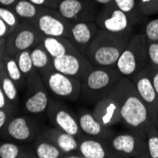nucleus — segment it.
Masks as SVG:
<instances>
[{
  "label": "nucleus",
  "instance_id": "f257e3e1",
  "mask_svg": "<svg viewBox=\"0 0 158 158\" xmlns=\"http://www.w3.org/2000/svg\"><path fill=\"white\" fill-rule=\"evenodd\" d=\"M109 95L119 104L121 123L129 131L146 137V128L152 120L131 79L122 77Z\"/></svg>",
  "mask_w": 158,
  "mask_h": 158
},
{
  "label": "nucleus",
  "instance_id": "f03ea898",
  "mask_svg": "<svg viewBox=\"0 0 158 158\" xmlns=\"http://www.w3.org/2000/svg\"><path fill=\"white\" fill-rule=\"evenodd\" d=\"M134 34H116L99 30L85 52L94 67H114Z\"/></svg>",
  "mask_w": 158,
  "mask_h": 158
},
{
  "label": "nucleus",
  "instance_id": "7ed1b4c3",
  "mask_svg": "<svg viewBox=\"0 0 158 158\" xmlns=\"http://www.w3.org/2000/svg\"><path fill=\"white\" fill-rule=\"evenodd\" d=\"M123 76L114 67H93L81 80V102L94 106L107 97Z\"/></svg>",
  "mask_w": 158,
  "mask_h": 158
},
{
  "label": "nucleus",
  "instance_id": "20e7f679",
  "mask_svg": "<svg viewBox=\"0 0 158 158\" xmlns=\"http://www.w3.org/2000/svg\"><path fill=\"white\" fill-rule=\"evenodd\" d=\"M149 65L147 41L144 31L134 34L118 58L116 68L123 77L130 78Z\"/></svg>",
  "mask_w": 158,
  "mask_h": 158
},
{
  "label": "nucleus",
  "instance_id": "39448f33",
  "mask_svg": "<svg viewBox=\"0 0 158 158\" xmlns=\"http://www.w3.org/2000/svg\"><path fill=\"white\" fill-rule=\"evenodd\" d=\"M45 36L31 22L21 21L5 40L6 53L11 56H16L21 51L31 50L41 44Z\"/></svg>",
  "mask_w": 158,
  "mask_h": 158
},
{
  "label": "nucleus",
  "instance_id": "423d86ee",
  "mask_svg": "<svg viewBox=\"0 0 158 158\" xmlns=\"http://www.w3.org/2000/svg\"><path fill=\"white\" fill-rule=\"evenodd\" d=\"M114 157L150 158L146 137L132 131L114 134L108 141Z\"/></svg>",
  "mask_w": 158,
  "mask_h": 158
},
{
  "label": "nucleus",
  "instance_id": "0eeeda50",
  "mask_svg": "<svg viewBox=\"0 0 158 158\" xmlns=\"http://www.w3.org/2000/svg\"><path fill=\"white\" fill-rule=\"evenodd\" d=\"M47 89L56 98L68 102H77L81 95V80L64 75L52 68L41 76Z\"/></svg>",
  "mask_w": 158,
  "mask_h": 158
},
{
  "label": "nucleus",
  "instance_id": "6e6552de",
  "mask_svg": "<svg viewBox=\"0 0 158 158\" xmlns=\"http://www.w3.org/2000/svg\"><path fill=\"white\" fill-rule=\"evenodd\" d=\"M40 133L39 125L34 118L14 114L0 132V136L5 140L17 143H30L33 142Z\"/></svg>",
  "mask_w": 158,
  "mask_h": 158
},
{
  "label": "nucleus",
  "instance_id": "1a4fd4ad",
  "mask_svg": "<svg viewBox=\"0 0 158 158\" xmlns=\"http://www.w3.org/2000/svg\"><path fill=\"white\" fill-rule=\"evenodd\" d=\"M99 30L116 34H134V24L114 3L105 5L95 20Z\"/></svg>",
  "mask_w": 158,
  "mask_h": 158
},
{
  "label": "nucleus",
  "instance_id": "9d476101",
  "mask_svg": "<svg viewBox=\"0 0 158 158\" xmlns=\"http://www.w3.org/2000/svg\"><path fill=\"white\" fill-rule=\"evenodd\" d=\"M46 113L53 127L72 135L77 138L84 135L79 126L77 114L65 104L56 99H50Z\"/></svg>",
  "mask_w": 158,
  "mask_h": 158
},
{
  "label": "nucleus",
  "instance_id": "9b49d317",
  "mask_svg": "<svg viewBox=\"0 0 158 158\" xmlns=\"http://www.w3.org/2000/svg\"><path fill=\"white\" fill-rule=\"evenodd\" d=\"M57 10L71 23L93 22L99 12L98 4L93 0H60Z\"/></svg>",
  "mask_w": 158,
  "mask_h": 158
},
{
  "label": "nucleus",
  "instance_id": "f8f14e48",
  "mask_svg": "<svg viewBox=\"0 0 158 158\" xmlns=\"http://www.w3.org/2000/svg\"><path fill=\"white\" fill-rule=\"evenodd\" d=\"M31 23L45 37H64L69 39L71 22L64 19L57 9L47 8Z\"/></svg>",
  "mask_w": 158,
  "mask_h": 158
},
{
  "label": "nucleus",
  "instance_id": "ddd939ff",
  "mask_svg": "<svg viewBox=\"0 0 158 158\" xmlns=\"http://www.w3.org/2000/svg\"><path fill=\"white\" fill-rule=\"evenodd\" d=\"M141 100L147 107L151 120L158 127V95L149 73L148 66L130 77Z\"/></svg>",
  "mask_w": 158,
  "mask_h": 158
},
{
  "label": "nucleus",
  "instance_id": "4468645a",
  "mask_svg": "<svg viewBox=\"0 0 158 158\" xmlns=\"http://www.w3.org/2000/svg\"><path fill=\"white\" fill-rule=\"evenodd\" d=\"M24 94L23 112L25 114L35 116L47 112L50 99L42 78L27 83V88Z\"/></svg>",
  "mask_w": 158,
  "mask_h": 158
},
{
  "label": "nucleus",
  "instance_id": "2eb2a0df",
  "mask_svg": "<svg viewBox=\"0 0 158 158\" xmlns=\"http://www.w3.org/2000/svg\"><path fill=\"white\" fill-rule=\"evenodd\" d=\"M52 65L59 72L79 80H81L94 67L86 56L79 51L53 58Z\"/></svg>",
  "mask_w": 158,
  "mask_h": 158
},
{
  "label": "nucleus",
  "instance_id": "dca6fc26",
  "mask_svg": "<svg viewBox=\"0 0 158 158\" xmlns=\"http://www.w3.org/2000/svg\"><path fill=\"white\" fill-rule=\"evenodd\" d=\"M77 118L81 130L86 136L108 141L116 134L113 127H107L100 123L90 110H80V112L77 114Z\"/></svg>",
  "mask_w": 158,
  "mask_h": 158
},
{
  "label": "nucleus",
  "instance_id": "f3484780",
  "mask_svg": "<svg viewBox=\"0 0 158 158\" xmlns=\"http://www.w3.org/2000/svg\"><path fill=\"white\" fill-rule=\"evenodd\" d=\"M99 28L95 21L71 23L69 40L78 51L85 55L91 42L98 34Z\"/></svg>",
  "mask_w": 158,
  "mask_h": 158
},
{
  "label": "nucleus",
  "instance_id": "a211bd4d",
  "mask_svg": "<svg viewBox=\"0 0 158 158\" xmlns=\"http://www.w3.org/2000/svg\"><path fill=\"white\" fill-rule=\"evenodd\" d=\"M92 112L95 118L107 127H114L121 122L119 104L111 95H108L97 102Z\"/></svg>",
  "mask_w": 158,
  "mask_h": 158
},
{
  "label": "nucleus",
  "instance_id": "6ab92c4d",
  "mask_svg": "<svg viewBox=\"0 0 158 158\" xmlns=\"http://www.w3.org/2000/svg\"><path fill=\"white\" fill-rule=\"evenodd\" d=\"M41 134L58 147L67 158H81L78 152V138L55 127L48 128Z\"/></svg>",
  "mask_w": 158,
  "mask_h": 158
},
{
  "label": "nucleus",
  "instance_id": "aec40b11",
  "mask_svg": "<svg viewBox=\"0 0 158 158\" xmlns=\"http://www.w3.org/2000/svg\"><path fill=\"white\" fill-rule=\"evenodd\" d=\"M78 152L81 158H114L108 142L83 135L78 138Z\"/></svg>",
  "mask_w": 158,
  "mask_h": 158
},
{
  "label": "nucleus",
  "instance_id": "412c9836",
  "mask_svg": "<svg viewBox=\"0 0 158 158\" xmlns=\"http://www.w3.org/2000/svg\"><path fill=\"white\" fill-rule=\"evenodd\" d=\"M42 44L52 59L63 55L78 52L73 43L68 38L64 37H45L42 41Z\"/></svg>",
  "mask_w": 158,
  "mask_h": 158
},
{
  "label": "nucleus",
  "instance_id": "4be33fe9",
  "mask_svg": "<svg viewBox=\"0 0 158 158\" xmlns=\"http://www.w3.org/2000/svg\"><path fill=\"white\" fill-rule=\"evenodd\" d=\"M32 150L37 158H64L65 154L41 133L33 140Z\"/></svg>",
  "mask_w": 158,
  "mask_h": 158
},
{
  "label": "nucleus",
  "instance_id": "5701e85b",
  "mask_svg": "<svg viewBox=\"0 0 158 158\" xmlns=\"http://www.w3.org/2000/svg\"><path fill=\"white\" fill-rule=\"evenodd\" d=\"M4 70L9 78L16 84L20 93H24L27 88V80L18 66L15 56L9 55L5 52L4 54Z\"/></svg>",
  "mask_w": 158,
  "mask_h": 158
},
{
  "label": "nucleus",
  "instance_id": "b1692460",
  "mask_svg": "<svg viewBox=\"0 0 158 158\" xmlns=\"http://www.w3.org/2000/svg\"><path fill=\"white\" fill-rule=\"evenodd\" d=\"M47 9V7L38 6L30 0H18L13 6L12 10L21 21H34L40 14Z\"/></svg>",
  "mask_w": 158,
  "mask_h": 158
},
{
  "label": "nucleus",
  "instance_id": "393cba45",
  "mask_svg": "<svg viewBox=\"0 0 158 158\" xmlns=\"http://www.w3.org/2000/svg\"><path fill=\"white\" fill-rule=\"evenodd\" d=\"M36 157L32 148L21 146L19 143L5 140L0 142V158Z\"/></svg>",
  "mask_w": 158,
  "mask_h": 158
},
{
  "label": "nucleus",
  "instance_id": "a878e982",
  "mask_svg": "<svg viewBox=\"0 0 158 158\" xmlns=\"http://www.w3.org/2000/svg\"><path fill=\"white\" fill-rule=\"evenodd\" d=\"M31 56L32 63L40 73V76L45 75L53 68L52 58L49 56L42 43L31 49Z\"/></svg>",
  "mask_w": 158,
  "mask_h": 158
},
{
  "label": "nucleus",
  "instance_id": "bb28decb",
  "mask_svg": "<svg viewBox=\"0 0 158 158\" xmlns=\"http://www.w3.org/2000/svg\"><path fill=\"white\" fill-rule=\"evenodd\" d=\"M15 58L21 72L23 73L24 77L27 80V83L32 82L34 81L41 79L40 73L38 72V70L35 68L32 63L31 50H24L19 52L15 56Z\"/></svg>",
  "mask_w": 158,
  "mask_h": 158
},
{
  "label": "nucleus",
  "instance_id": "cd10ccee",
  "mask_svg": "<svg viewBox=\"0 0 158 158\" xmlns=\"http://www.w3.org/2000/svg\"><path fill=\"white\" fill-rule=\"evenodd\" d=\"M0 85L9 102L18 109V106L20 105V92L16 84L9 78L5 70H3L2 74L0 75Z\"/></svg>",
  "mask_w": 158,
  "mask_h": 158
},
{
  "label": "nucleus",
  "instance_id": "c85d7f7f",
  "mask_svg": "<svg viewBox=\"0 0 158 158\" xmlns=\"http://www.w3.org/2000/svg\"><path fill=\"white\" fill-rule=\"evenodd\" d=\"M114 4L127 14L134 26L139 23L144 17L139 11L137 0H114Z\"/></svg>",
  "mask_w": 158,
  "mask_h": 158
},
{
  "label": "nucleus",
  "instance_id": "c756f323",
  "mask_svg": "<svg viewBox=\"0 0 158 158\" xmlns=\"http://www.w3.org/2000/svg\"><path fill=\"white\" fill-rule=\"evenodd\" d=\"M146 141L150 158H158V127L152 121L146 128Z\"/></svg>",
  "mask_w": 158,
  "mask_h": 158
},
{
  "label": "nucleus",
  "instance_id": "7c9ffc66",
  "mask_svg": "<svg viewBox=\"0 0 158 158\" xmlns=\"http://www.w3.org/2000/svg\"><path fill=\"white\" fill-rule=\"evenodd\" d=\"M0 18L3 19L12 30L15 28L21 22L12 9L4 6H0Z\"/></svg>",
  "mask_w": 158,
  "mask_h": 158
},
{
  "label": "nucleus",
  "instance_id": "2f4dec72",
  "mask_svg": "<svg viewBox=\"0 0 158 158\" xmlns=\"http://www.w3.org/2000/svg\"><path fill=\"white\" fill-rule=\"evenodd\" d=\"M139 11L143 16L158 13V0H137Z\"/></svg>",
  "mask_w": 158,
  "mask_h": 158
},
{
  "label": "nucleus",
  "instance_id": "473e14b6",
  "mask_svg": "<svg viewBox=\"0 0 158 158\" xmlns=\"http://www.w3.org/2000/svg\"><path fill=\"white\" fill-rule=\"evenodd\" d=\"M144 34L147 42L158 41V18L147 23L144 28Z\"/></svg>",
  "mask_w": 158,
  "mask_h": 158
},
{
  "label": "nucleus",
  "instance_id": "72a5a7b5",
  "mask_svg": "<svg viewBox=\"0 0 158 158\" xmlns=\"http://www.w3.org/2000/svg\"><path fill=\"white\" fill-rule=\"evenodd\" d=\"M147 49L149 56V64L158 67V41L147 42Z\"/></svg>",
  "mask_w": 158,
  "mask_h": 158
},
{
  "label": "nucleus",
  "instance_id": "f704fd0d",
  "mask_svg": "<svg viewBox=\"0 0 158 158\" xmlns=\"http://www.w3.org/2000/svg\"><path fill=\"white\" fill-rule=\"evenodd\" d=\"M17 111H11V110H6V109H0V132L5 127L7 122L10 120L11 117H13L16 114Z\"/></svg>",
  "mask_w": 158,
  "mask_h": 158
},
{
  "label": "nucleus",
  "instance_id": "c9c22d12",
  "mask_svg": "<svg viewBox=\"0 0 158 158\" xmlns=\"http://www.w3.org/2000/svg\"><path fill=\"white\" fill-rule=\"evenodd\" d=\"M0 109H6L11 111H17V108L14 107L7 98L6 95L4 94L1 85H0Z\"/></svg>",
  "mask_w": 158,
  "mask_h": 158
},
{
  "label": "nucleus",
  "instance_id": "e433bc0d",
  "mask_svg": "<svg viewBox=\"0 0 158 158\" xmlns=\"http://www.w3.org/2000/svg\"><path fill=\"white\" fill-rule=\"evenodd\" d=\"M30 1L38 6L51 8V9H57L60 0H30Z\"/></svg>",
  "mask_w": 158,
  "mask_h": 158
},
{
  "label": "nucleus",
  "instance_id": "4c0bfd02",
  "mask_svg": "<svg viewBox=\"0 0 158 158\" xmlns=\"http://www.w3.org/2000/svg\"><path fill=\"white\" fill-rule=\"evenodd\" d=\"M148 69H149V73L153 84V87L158 95V67H154L152 65H148Z\"/></svg>",
  "mask_w": 158,
  "mask_h": 158
},
{
  "label": "nucleus",
  "instance_id": "58836bf2",
  "mask_svg": "<svg viewBox=\"0 0 158 158\" xmlns=\"http://www.w3.org/2000/svg\"><path fill=\"white\" fill-rule=\"evenodd\" d=\"M11 31L12 28L3 19L0 18V39H6Z\"/></svg>",
  "mask_w": 158,
  "mask_h": 158
},
{
  "label": "nucleus",
  "instance_id": "ea45409f",
  "mask_svg": "<svg viewBox=\"0 0 158 158\" xmlns=\"http://www.w3.org/2000/svg\"><path fill=\"white\" fill-rule=\"evenodd\" d=\"M17 1L18 0H0V6H4V7L12 9Z\"/></svg>",
  "mask_w": 158,
  "mask_h": 158
},
{
  "label": "nucleus",
  "instance_id": "a19ab883",
  "mask_svg": "<svg viewBox=\"0 0 158 158\" xmlns=\"http://www.w3.org/2000/svg\"><path fill=\"white\" fill-rule=\"evenodd\" d=\"M93 1L96 2L98 5H102V6H105V5H109V4L114 3V0H93Z\"/></svg>",
  "mask_w": 158,
  "mask_h": 158
},
{
  "label": "nucleus",
  "instance_id": "79ce46f5",
  "mask_svg": "<svg viewBox=\"0 0 158 158\" xmlns=\"http://www.w3.org/2000/svg\"><path fill=\"white\" fill-rule=\"evenodd\" d=\"M5 40L6 39H0V56H3L6 52V50H5Z\"/></svg>",
  "mask_w": 158,
  "mask_h": 158
},
{
  "label": "nucleus",
  "instance_id": "37998d69",
  "mask_svg": "<svg viewBox=\"0 0 158 158\" xmlns=\"http://www.w3.org/2000/svg\"><path fill=\"white\" fill-rule=\"evenodd\" d=\"M3 58H4V55L0 56V75L2 74L3 70H4V61H3Z\"/></svg>",
  "mask_w": 158,
  "mask_h": 158
}]
</instances>
